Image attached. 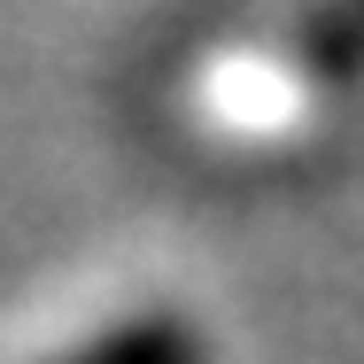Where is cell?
I'll return each mask as SVG.
<instances>
[{
  "label": "cell",
  "instance_id": "cell-1",
  "mask_svg": "<svg viewBox=\"0 0 364 364\" xmlns=\"http://www.w3.org/2000/svg\"><path fill=\"white\" fill-rule=\"evenodd\" d=\"M55 364H210V341L178 310H140V318L101 326L93 341H77L70 357H55Z\"/></svg>",
  "mask_w": 364,
  "mask_h": 364
}]
</instances>
